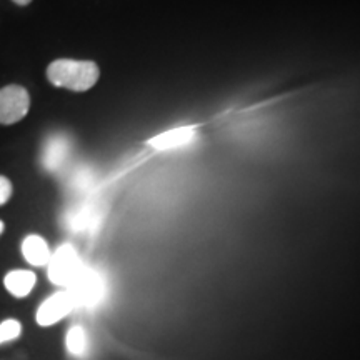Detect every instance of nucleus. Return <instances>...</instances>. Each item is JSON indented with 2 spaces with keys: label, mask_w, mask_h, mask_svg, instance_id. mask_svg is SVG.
Instances as JSON below:
<instances>
[{
  "label": "nucleus",
  "mask_w": 360,
  "mask_h": 360,
  "mask_svg": "<svg viewBox=\"0 0 360 360\" xmlns=\"http://www.w3.org/2000/svg\"><path fill=\"white\" fill-rule=\"evenodd\" d=\"M101 70L96 62L58 58L47 67L49 82L56 87L85 92L97 84Z\"/></svg>",
  "instance_id": "1"
},
{
  "label": "nucleus",
  "mask_w": 360,
  "mask_h": 360,
  "mask_svg": "<svg viewBox=\"0 0 360 360\" xmlns=\"http://www.w3.org/2000/svg\"><path fill=\"white\" fill-rule=\"evenodd\" d=\"M84 264L74 245L64 244L53 252L47 264L49 281L58 287H69L79 276Z\"/></svg>",
  "instance_id": "2"
},
{
  "label": "nucleus",
  "mask_w": 360,
  "mask_h": 360,
  "mask_svg": "<svg viewBox=\"0 0 360 360\" xmlns=\"http://www.w3.org/2000/svg\"><path fill=\"white\" fill-rule=\"evenodd\" d=\"M74 297L75 305H82V307H96L105 295V283L103 278L98 276L96 270L82 267L80 274L75 277V281L67 287Z\"/></svg>",
  "instance_id": "3"
},
{
  "label": "nucleus",
  "mask_w": 360,
  "mask_h": 360,
  "mask_svg": "<svg viewBox=\"0 0 360 360\" xmlns=\"http://www.w3.org/2000/svg\"><path fill=\"white\" fill-rule=\"evenodd\" d=\"M30 96L20 85L0 89V124L12 125L29 114Z\"/></svg>",
  "instance_id": "4"
},
{
  "label": "nucleus",
  "mask_w": 360,
  "mask_h": 360,
  "mask_svg": "<svg viewBox=\"0 0 360 360\" xmlns=\"http://www.w3.org/2000/svg\"><path fill=\"white\" fill-rule=\"evenodd\" d=\"M75 307L77 305H75L74 297H72L69 290L56 292L49 299H45L42 305L39 307L37 323L42 327L53 326V323L60 322L62 319L67 317Z\"/></svg>",
  "instance_id": "5"
},
{
  "label": "nucleus",
  "mask_w": 360,
  "mask_h": 360,
  "mask_svg": "<svg viewBox=\"0 0 360 360\" xmlns=\"http://www.w3.org/2000/svg\"><path fill=\"white\" fill-rule=\"evenodd\" d=\"M193 139H195V130L192 127H179L155 135L154 139L148 141V143L157 150H172V148L187 146Z\"/></svg>",
  "instance_id": "6"
},
{
  "label": "nucleus",
  "mask_w": 360,
  "mask_h": 360,
  "mask_svg": "<svg viewBox=\"0 0 360 360\" xmlns=\"http://www.w3.org/2000/svg\"><path fill=\"white\" fill-rule=\"evenodd\" d=\"M22 254L34 267H44L52 257L51 247L40 236H29L22 242Z\"/></svg>",
  "instance_id": "7"
},
{
  "label": "nucleus",
  "mask_w": 360,
  "mask_h": 360,
  "mask_svg": "<svg viewBox=\"0 0 360 360\" xmlns=\"http://www.w3.org/2000/svg\"><path fill=\"white\" fill-rule=\"evenodd\" d=\"M70 152V142L65 135H53L44 148L42 162L47 170H57Z\"/></svg>",
  "instance_id": "8"
},
{
  "label": "nucleus",
  "mask_w": 360,
  "mask_h": 360,
  "mask_svg": "<svg viewBox=\"0 0 360 360\" xmlns=\"http://www.w3.org/2000/svg\"><path fill=\"white\" fill-rule=\"evenodd\" d=\"M37 282V276L30 270H12L4 278V285L17 299H24L32 292Z\"/></svg>",
  "instance_id": "9"
},
{
  "label": "nucleus",
  "mask_w": 360,
  "mask_h": 360,
  "mask_svg": "<svg viewBox=\"0 0 360 360\" xmlns=\"http://www.w3.org/2000/svg\"><path fill=\"white\" fill-rule=\"evenodd\" d=\"M65 345L74 357H84L89 352V335L82 326H74L67 332Z\"/></svg>",
  "instance_id": "10"
},
{
  "label": "nucleus",
  "mask_w": 360,
  "mask_h": 360,
  "mask_svg": "<svg viewBox=\"0 0 360 360\" xmlns=\"http://www.w3.org/2000/svg\"><path fill=\"white\" fill-rule=\"evenodd\" d=\"M22 334V323L15 319H7L0 323V345L19 339Z\"/></svg>",
  "instance_id": "11"
},
{
  "label": "nucleus",
  "mask_w": 360,
  "mask_h": 360,
  "mask_svg": "<svg viewBox=\"0 0 360 360\" xmlns=\"http://www.w3.org/2000/svg\"><path fill=\"white\" fill-rule=\"evenodd\" d=\"M12 197V182L4 175H0V205L7 204Z\"/></svg>",
  "instance_id": "12"
},
{
  "label": "nucleus",
  "mask_w": 360,
  "mask_h": 360,
  "mask_svg": "<svg viewBox=\"0 0 360 360\" xmlns=\"http://www.w3.org/2000/svg\"><path fill=\"white\" fill-rule=\"evenodd\" d=\"M13 2L19 4V6H29V4L32 2V0H13Z\"/></svg>",
  "instance_id": "13"
},
{
  "label": "nucleus",
  "mask_w": 360,
  "mask_h": 360,
  "mask_svg": "<svg viewBox=\"0 0 360 360\" xmlns=\"http://www.w3.org/2000/svg\"><path fill=\"white\" fill-rule=\"evenodd\" d=\"M2 232H4V222L0 220V233H2Z\"/></svg>",
  "instance_id": "14"
}]
</instances>
